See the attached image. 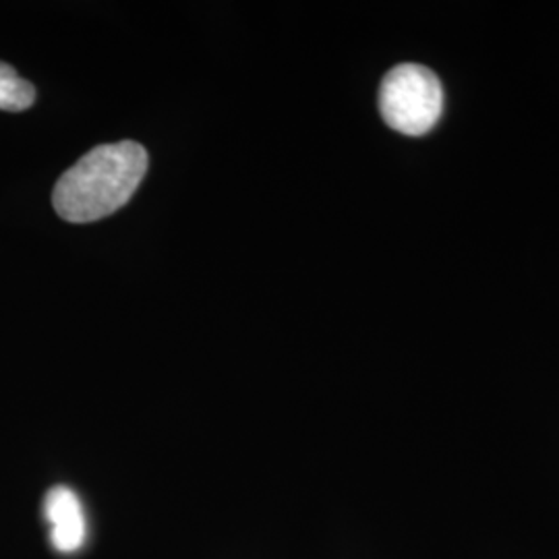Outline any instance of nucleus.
<instances>
[{
  "label": "nucleus",
  "mask_w": 559,
  "mask_h": 559,
  "mask_svg": "<svg viewBox=\"0 0 559 559\" xmlns=\"http://www.w3.org/2000/svg\"><path fill=\"white\" fill-rule=\"evenodd\" d=\"M147 164V152L138 141L94 147L55 185V212L73 224L102 221L115 214L138 191Z\"/></svg>",
  "instance_id": "nucleus-1"
},
{
  "label": "nucleus",
  "mask_w": 559,
  "mask_h": 559,
  "mask_svg": "<svg viewBox=\"0 0 559 559\" xmlns=\"http://www.w3.org/2000/svg\"><path fill=\"white\" fill-rule=\"evenodd\" d=\"M381 119L408 138L429 133L443 112V87L431 69L406 62L399 64L381 81Z\"/></svg>",
  "instance_id": "nucleus-2"
},
{
  "label": "nucleus",
  "mask_w": 559,
  "mask_h": 559,
  "mask_svg": "<svg viewBox=\"0 0 559 559\" xmlns=\"http://www.w3.org/2000/svg\"><path fill=\"white\" fill-rule=\"evenodd\" d=\"M36 102V87L29 81L20 78V73L0 62V110L23 112Z\"/></svg>",
  "instance_id": "nucleus-4"
},
{
  "label": "nucleus",
  "mask_w": 559,
  "mask_h": 559,
  "mask_svg": "<svg viewBox=\"0 0 559 559\" xmlns=\"http://www.w3.org/2000/svg\"><path fill=\"white\" fill-rule=\"evenodd\" d=\"M44 519L50 524V539L60 554H75L85 543L87 526L80 498L73 489L57 485L46 493Z\"/></svg>",
  "instance_id": "nucleus-3"
}]
</instances>
